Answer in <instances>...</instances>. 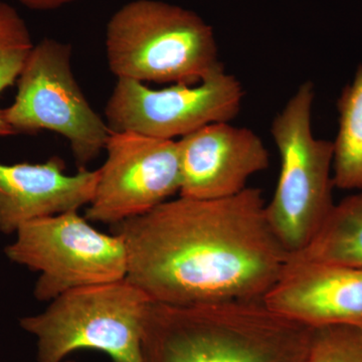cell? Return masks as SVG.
Listing matches in <instances>:
<instances>
[{
    "label": "cell",
    "instance_id": "ac0fdd59",
    "mask_svg": "<svg viewBox=\"0 0 362 362\" xmlns=\"http://www.w3.org/2000/svg\"><path fill=\"white\" fill-rule=\"evenodd\" d=\"M64 362H77V361H70V359H66V361H64Z\"/></svg>",
    "mask_w": 362,
    "mask_h": 362
},
{
    "label": "cell",
    "instance_id": "4fadbf2b",
    "mask_svg": "<svg viewBox=\"0 0 362 362\" xmlns=\"http://www.w3.org/2000/svg\"><path fill=\"white\" fill-rule=\"evenodd\" d=\"M290 256L314 263L362 269V190L335 202L313 239Z\"/></svg>",
    "mask_w": 362,
    "mask_h": 362
},
{
    "label": "cell",
    "instance_id": "7c38bea8",
    "mask_svg": "<svg viewBox=\"0 0 362 362\" xmlns=\"http://www.w3.org/2000/svg\"><path fill=\"white\" fill-rule=\"evenodd\" d=\"M99 169L66 175L63 159L0 163V233L14 235L30 221L78 211L94 197Z\"/></svg>",
    "mask_w": 362,
    "mask_h": 362
},
{
    "label": "cell",
    "instance_id": "3957f363",
    "mask_svg": "<svg viewBox=\"0 0 362 362\" xmlns=\"http://www.w3.org/2000/svg\"><path fill=\"white\" fill-rule=\"evenodd\" d=\"M108 66L118 78L195 85L225 70L213 28L194 11L132 0L106 28Z\"/></svg>",
    "mask_w": 362,
    "mask_h": 362
},
{
    "label": "cell",
    "instance_id": "e0dca14e",
    "mask_svg": "<svg viewBox=\"0 0 362 362\" xmlns=\"http://www.w3.org/2000/svg\"><path fill=\"white\" fill-rule=\"evenodd\" d=\"M18 1L33 11H47L61 8L78 0H18Z\"/></svg>",
    "mask_w": 362,
    "mask_h": 362
},
{
    "label": "cell",
    "instance_id": "ba28073f",
    "mask_svg": "<svg viewBox=\"0 0 362 362\" xmlns=\"http://www.w3.org/2000/svg\"><path fill=\"white\" fill-rule=\"evenodd\" d=\"M244 97L240 81L226 70L197 86L175 84L160 90L118 78L105 117L114 132L175 140L209 124L230 122L240 113Z\"/></svg>",
    "mask_w": 362,
    "mask_h": 362
},
{
    "label": "cell",
    "instance_id": "5bb4252c",
    "mask_svg": "<svg viewBox=\"0 0 362 362\" xmlns=\"http://www.w3.org/2000/svg\"><path fill=\"white\" fill-rule=\"evenodd\" d=\"M338 129L333 142L335 187L362 190V64L338 98Z\"/></svg>",
    "mask_w": 362,
    "mask_h": 362
},
{
    "label": "cell",
    "instance_id": "7a4b0ae2",
    "mask_svg": "<svg viewBox=\"0 0 362 362\" xmlns=\"http://www.w3.org/2000/svg\"><path fill=\"white\" fill-rule=\"evenodd\" d=\"M313 328L263 299L199 306L152 303L141 362H308Z\"/></svg>",
    "mask_w": 362,
    "mask_h": 362
},
{
    "label": "cell",
    "instance_id": "2e32d148",
    "mask_svg": "<svg viewBox=\"0 0 362 362\" xmlns=\"http://www.w3.org/2000/svg\"><path fill=\"white\" fill-rule=\"evenodd\" d=\"M308 362H362V329L341 325L313 328Z\"/></svg>",
    "mask_w": 362,
    "mask_h": 362
},
{
    "label": "cell",
    "instance_id": "8992f818",
    "mask_svg": "<svg viewBox=\"0 0 362 362\" xmlns=\"http://www.w3.org/2000/svg\"><path fill=\"white\" fill-rule=\"evenodd\" d=\"M2 116L16 134L47 130L63 136L78 169L101 154L112 132L74 76L71 45L54 39L33 45L18 78L16 99Z\"/></svg>",
    "mask_w": 362,
    "mask_h": 362
},
{
    "label": "cell",
    "instance_id": "8fae6325",
    "mask_svg": "<svg viewBox=\"0 0 362 362\" xmlns=\"http://www.w3.org/2000/svg\"><path fill=\"white\" fill-rule=\"evenodd\" d=\"M263 301L272 310L312 328L341 325L362 329V269L289 255Z\"/></svg>",
    "mask_w": 362,
    "mask_h": 362
},
{
    "label": "cell",
    "instance_id": "9c48e42d",
    "mask_svg": "<svg viewBox=\"0 0 362 362\" xmlns=\"http://www.w3.org/2000/svg\"><path fill=\"white\" fill-rule=\"evenodd\" d=\"M88 221L114 226L148 213L181 185L177 141L112 131Z\"/></svg>",
    "mask_w": 362,
    "mask_h": 362
},
{
    "label": "cell",
    "instance_id": "9a60e30c",
    "mask_svg": "<svg viewBox=\"0 0 362 362\" xmlns=\"http://www.w3.org/2000/svg\"><path fill=\"white\" fill-rule=\"evenodd\" d=\"M33 45L30 30L20 13L0 0V94L18 82ZM16 134L0 110V137Z\"/></svg>",
    "mask_w": 362,
    "mask_h": 362
},
{
    "label": "cell",
    "instance_id": "277c9868",
    "mask_svg": "<svg viewBox=\"0 0 362 362\" xmlns=\"http://www.w3.org/2000/svg\"><path fill=\"white\" fill-rule=\"evenodd\" d=\"M153 302L127 278L63 293L45 310L23 317L35 337L37 362H64L78 350H97L112 362H141L145 323Z\"/></svg>",
    "mask_w": 362,
    "mask_h": 362
},
{
    "label": "cell",
    "instance_id": "30bf717a",
    "mask_svg": "<svg viewBox=\"0 0 362 362\" xmlns=\"http://www.w3.org/2000/svg\"><path fill=\"white\" fill-rule=\"evenodd\" d=\"M180 197L220 199L246 189L251 176L266 170L270 156L254 131L230 122L209 124L177 140Z\"/></svg>",
    "mask_w": 362,
    "mask_h": 362
},
{
    "label": "cell",
    "instance_id": "6da1fadb",
    "mask_svg": "<svg viewBox=\"0 0 362 362\" xmlns=\"http://www.w3.org/2000/svg\"><path fill=\"white\" fill-rule=\"evenodd\" d=\"M259 188L220 199L180 197L114 225L127 278L153 303L199 306L264 299L289 252L267 221Z\"/></svg>",
    "mask_w": 362,
    "mask_h": 362
},
{
    "label": "cell",
    "instance_id": "5b68a950",
    "mask_svg": "<svg viewBox=\"0 0 362 362\" xmlns=\"http://www.w3.org/2000/svg\"><path fill=\"white\" fill-rule=\"evenodd\" d=\"M314 99L313 84L303 83L271 126L280 173L273 197L266 204V218L290 255L309 244L335 204L333 142L313 134Z\"/></svg>",
    "mask_w": 362,
    "mask_h": 362
},
{
    "label": "cell",
    "instance_id": "52a82bcc",
    "mask_svg": "<svg viewBox=\"0 0 362 362\" xmlns=\"http://www.w3.org/2000/svg\"><path fill=\"white\" fill-rule=\"evenodd\" d=\"M14 235L4 252L13 263L40 273L33 289L39 301L127 277L122 237L100 232L78 211L30 221Z\"/></svg>",
    "mask_w": 362,
    "mask_h": 362
}]
</instances>
